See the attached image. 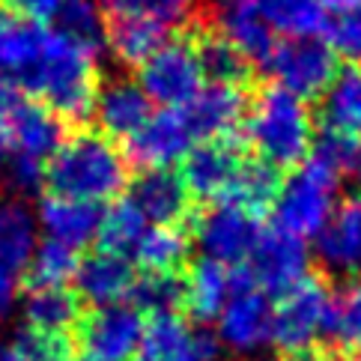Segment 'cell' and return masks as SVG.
<instances>
[{
	"label": "cell",
	"mask_w": 361,
	"mask_h": 361,
	"mask_svg": "<svg viewBox=\"0 0 361 361\" xmlns=\"http://www.w3.org/2000/svg\"><path fill=\"white\" fill-rule=\"evenodd\" d=\"M21 311L27 329L51 338H66L81 322V299L72 287H30L21 299Z\"/></svg>",
	"instance_id": "obj_25"
},
{
	"label": "cell",
	"mask_w": 361,
	"mask_h": 361,
	"mask_svg": "<svg viewBox=\"0 0 361 361\" xmlns=\"http://www.w3.org/2000/svg\"><path fill=\"white\" fill-rule=\"evenodd\" d=\"M126 144H128L126 159L144 173V171H173L176 164L185 161V156L195 149L197 140L179 111H152L147 126Z\"/></svg>",
	"instance_id": "obj_15"
},
{
	"label": "cell",
	"mask_w": 361,
	"mask_h": 361,
	"mask_svg": "<svg viewBox=\"0 0 361 361\" xmlns=\"http://www.w3.org/2000/svg\"><path fill=\"white\" fill-rule=\"evenodd\" d=\"M128 305L137 307L140 314H152V317L176 314V307L183 305V281L176 275H144L135 281Z\"/></svg>",
	"instance_id": "obj_37"
},
{
	"label": "cell",
	"mask_w": 361,
	"mask_h": 361,
	"mask_svg": "<svg viewBox=\"0 0 361 361\" xmlns=\"http://www.w3.org/2000/svg\"><path fill=\"white\" fill-rule=\"evenodd\" d=\"M6 176H9V183L18 195H27V191H36L39 185H45V167L33 164V161H24V159H9L6 161Z\"/></svg>",
	"instance_id": "obj_42"
},
{
	"label": "cell",
	"mask_w": 361,
	"mask_h": 361,
	"mask_svg": "<svg viewBox=\"0 0 361 361\" xmlns=\"http://www.w3.org/2000/svg\"><path fill=\"white\" fill-rule=\"evenodd\" d=\"M45 185L60 197L96 206L114 203L128 185V159L102 132H78L63 140L45 164Z\"/></svg>",
	"instance_id": "obj_1"
},
{
	"label": "cell",
	"mask_w": 361,
	"mask_h": 361,
	"mask_svg": "<svg viewBox=\"0 0 361 361\" xmlns=\"http://www.w3.org/2000/svg\"><path fill=\"white\" fill-rule=\"evenodd\" d=\"M272 33L283 39H319L326 33L329 12L322 0H260Z\"/></svg>",
	"instance_id": "obj_29"
},
{
	"label": "cell",
	"mask_w": 361,
	"mask_h": 361,
	"mask_svg": "<svg viewBox=\"0 0 361 361\" xmlns=\"http://www.w3.org/2000/svg\"><path fill=\"white\" fill-rule=\"evenodd\" d=\"M275 87L305 102L319 99L338 75V57L322 39H283L275 42L272 54L263 63Z\"/></svg>",
	"instance_id": "obj_9"
},
{
	"label": "cell",
	"mask_w": 361,
	"mask_h": 361,
	"mask_svg": "<svg viewBox=\"0 0 361 361\" xmlns=\"http://www.w3.org/2000/svg\"><path fill=\"white\" fill-rule=\"evenodd\" d=\"M278 188H281V179H278L275 167H269L260 159H245L242 171L233 183V191H230L227 203H221V206H236V209L260 215L269 206H275Z\"/></svg>",
	"instance_id": "obj_33"
},
{
	"label": "cell",
	"mask_w": 361,
	"mask_h": 361,
	"mask_svg": "<svg viewBox=\"0 0 361 361\" xmlns=\"http://www.w3.org/2000/svg\"><path fill=\"white\" fill-rule=\"evenodd\" d=\"M263 236L257 215L236 209V206H212L195 224V245L200 248V260L233 269L248 263Z\"/></svg>",
	"instance_id": "obj_11"
},
{
	"label": "cell",
	"mask_w": 361,
	"mask_h": 361,
	"mask_svg": "<svg viewBox=\"0 0 361 361\" xmlns=\"http://www.w3.org/2000/svg\"><path fill=\"white\" fill-rule=\"evenodd\" d=\"M248 269H251L248 281L257 290H263L266 295L269 293L283 295L307 278L311 251H307L305 239H295L290 233H283V230L272 227V230H263V236L248 260Z\"/></svg>",
	"instance_id": "obj_12"
},
{
	"label": "cell",
	"mask_w": 361,
	"mask_h": 361,
	"mask_svg": "<svg viewBox=\"0 0 361 361\" xmlns=\"http://www.w3.org/2000/svg\"><path fill=\"white\" fill-rule=\"evenodd\" d=\"M24 102V90L16 78H4L0 75V126L9 120V114Z\"/></svg>",
	"instance_id": "obj_44"
},
{
	"label": "cell",
	"mask_w": 361,
	"mask_h": 361,
	"mask_svg": "<svg viewBox=\"0 0 361 361\" xmlns=\"http://www.w3.org/2000/svg\"><path fill=\"white\" fill-rule=\"evenodd\" d=\"M242 164L245 156L233 140H203V144H195V149L179 164L183 167L179 179H183L188 197L221 206L233 191Z\"/></svg>",
	"instance_id": "obj_13"
},
{
	"label": "cell",
	"mask_w": 361,
	"mask_h": 361,
	"mask_svg": "<svg viewBox=\"0 0 361 361\" xmlns=\"http://www.w3.org/2000/svg\"><path fill=\"white\" fill-rule=\"evenodd\" d=\"M144 329L147 319L132 305L96 307L75 329V350L81 361H135Z\"/></svg>",
	"instance_id": "obj_8"
},
{
	"label": "cell",
	"mask_w": 361,
	"mask_h": 361,
	"mask_svg": "<svg viewBox=\"0 0 361 361\" xmlns=\"http://www.w3.org/2000/svg\"><path fill=\"white\" fill-rule=\"evenodd\" d=\"M54 33L99 57L105 51V33H108L105 9L96 0H63L54 18Z\"/></svg>",
	"instance_id": "obj_30"
},
{
	"label": "cell",
	"mask_w": 361,
	"mask_h": 361,
	"mask_svg": "<svg viewBox=\"0 0 361 361\" xmlns=\"http://www.w3.org/2000/svg\"><path fill=\"white\" fill-rule=\"evenodd\" d=\"M66 355L69 350L63 338H51V334L33 331L27 326L0 346V361H66Z\"/></svg>",
	"instance_id": "obj_39"
},
{
	"label": "cell",
	"mask_w": 361,
	"mask_h": 361,
	"mask_svg": "<svg viewBox=\"0 0 361 361\" xmlns=\"http://www.w3.org/2000/svg\"><path fill=\"white\" fill-rule=\"evenodd\" d=\"M179 114L185 117L197 144H203V140H233L239 126H245L248 99H245L242 87L206 84Z\"/></svg>",
	"instance_id": "obj_18"
},
{
	"label": "cell",
	"mask_w": 361,
	"mask_h": 361,
	"mask_svg": "<svg viewBox=\"0 0 361 361\" xmlns=\"http://www.w3.org/2000/svg\"><path fill=\"white\" fill-rule=\"evenodd\" d=\"M102 135L111 140H132L152 117V102L132 78H114L108 84H99V93L90 114Z\"/></svg>",
	"instance_id": "obj_20"
},
{
	"label": "cell",
	"mask_w": 361,
	"mask_h": 361,
	"mask_svg": "<svg viewBox=\"0 0 361 361\" xmlns=\"http://www.w3.org/2000/svg\"><path fill=\"white\" fill-rule=\"evenodd\" d=\"M147 218L140 215L132 200H114L108 203V209H102V221H99V251H111L120 257H132L135 245L140 242V236L147 233Z\"/></svg>",
	"instance_id": "obj_32"
},
{
	"label": "cell",
	"mask_w": 361,
	"mask_h": 361,
	"mask_svg": "<svg viewBox=\"0 0 361 361\" xmlns=\"http://www.w3.org/2000/svg\"><path fill=\"white\" fill-rule=\"evenodd\" d=\"M36 227L45 242L66 245L72 251L87 248L90 242H96L99 221H102V206L48 195L36 206Z\"/></svg>",
	"instance_id": "obj_22"
},
{
	"label": "cell",
	"mask_w": 361,
	"mask_h": 361,
	"mask_svg": "<svg viewBox=\"0 0 361 361\" xmlns=\"http://www.w3.org/2000/svg\"><path fill=\"white\" fill-rule=\"evenodd\" d=\"M128 200L152 227L179 224L191 203L183 179L173 171H144L128 188Z\"/></svg>",
	"instance_id": "obj_23"
},
{
	"label": "cell",
	"mask_w": 361,
	"mask_h": 361,
	"mask_svg": "<svg viewBox=\"0 0 361 361\" xmlns=\"http://www.w3.org/2000/svg\"><path fill=\"white\" fill-rule=\"evenodd\" d=\"M322 120L334 132H361V69H338L322 93Z\"/></svg>",
	"instance_id": "obj_31"
},
{
	"label": "cell",
	"mask_w": 361,
	"mask_h": 361,
	"mask_svg": "<svg viewBox=\"0 0 361 361\" xmlns=\"http://www.w3.org/2000/svg\"><path fill=\"white\" fill-rule=\"evenodd\" d=\"M191 239L179 224L173 227H147V233L132 251V263L144 269V275H176V269L188 263Z\"/></svg>",
	"instance_id": "obj_28"
},
{
	"label": "cell",
	"mask_w": 361,
	"mask_h": 361,
	"mask_svg": "<svg viewBox=\"0 0 361 361\" xmlns=\"http://www.w3.org/2000/svg\"><path fill=\"white\" fill-rule=\"evenodd\" d=\"M111 16H140L161 24L164 30L183 27L195 18L200 0H96Z\"/></svg>",
	"instance_id": "obj_34"
},
{
	"label": "cell",
	"mask_w": 361,
	"mask_h": 361,
	"mask_svg": "<svg viewBox=\"0 0 361 361\" xmlns=\"http://www.w3.org/2000/svg\"><path fill=\"white\" fill-rule=\"evenodd\" d=\"M212 16L218 36L233 45L248 63L269 60L275 48V33L263 16L260 0H215Z\"/></svg>",
	"instance_id": "obj_21"
},
{
	"label": "cell",
	"mask_w": 361,
	"mask_h": 361,
	"mask_svg": "<svg viewBox=\"0 0 361 361\" xmlns=\"http://www.w3.org/2000/svg\"><path fill=\"white\" fill-rule=\"evenodd\" d=\"M36 212L21 197H0V322H6L21 302V278L30 272L39 248Z\"/></svg>",
	"instance_id": "obj_6"
},
{
	"label": "cell",
	"mask_w": 361,
	"mask_h": 361,
	"mask_svg": "<svg viewBox=\"0 0 361 361\" xmlns=\"http://www.w3.org/2000/svg\"><path fill=\"white\" fill-rule=\"evenodd\" d=\"M358 361H361V358H358Z\"/></svg>",
	"instance_id": "obj_50"
},
{
	"label": "cell",
	"mask_w": 361,
	"mask_h": 361,
	"mask_svg": "<svg viewBox=\"0 0 361 361\" xmlns=\"http://www.w3.org/2000/svg\"><path fill=\"white\" fill-rule=\"evenodd\" d=\"M137 84L161 111H183L206 87L197 45L188 39H167L144 66H137Z\"/></svg>",
	"instance_id": "obj_7"
},
{
	"label": "cell",
	"mask_w": 361,
	"mask_h": 361,
	"mask_svg": "<svg viewBox=\"0 0 361 361\" xmlns=\"http://www.w3.org/2000/svg\"><path fill=\"white\" fill-rule=\"evenodd\" d=\"M6 161H9V140H6V128L0 126V171H6Z\"/></svg>",
	"instance_id": "obj_46"
},
{
	"label": "cell",
	"mask_w": 361,
	"mask_h": 361,
	"mask_svg": "<svg viewBox=\"0 0 361 361\" xmlns=\"http://www.w3.org/2000/svg\"><path fill=\"white\" fill-rule=\"evenodd\" d=\"M334 295L317 278H305L299 287L283 293L272 311V343L293 355H307L319 341L331 334Z\"/></svg>",
	"instance_id": "obj_5"
},
{
	"label": "cell",
	"mask_w": 361,
	"mask_h": 361,
	"mask_svg": "<svg viewBox=\"0 0 361 361\" xmlns=\"http://www.w3.org/2000/svg\"><path fill=\"white\" fill-rule=\"evenodd\" d=\"M245 135H248V144L257 149L260 161L275 167V171H283V167L295 171L311 159L317 144L311 105L275 84L266 87L248 105Z\"/></svg>",
	"instance_id": "obj_3"
},
{
	"label": "cell",
	"mask_w": 361,
	"mask_h": 361,
	"mask_svg": "<svg viewBox=\"0 0 361 361\" xmlns=\"http://www.w3.org/2000/svg\"><path fill=\"white\" fill-rule=\"evenodd\" d=\"M221 346L200 322L179 314L152 317L140 341V361H218Z\"/></svg>",
	"instance_id": "obj_14"
},
{
	"label": "cell",
	"mask_w": 361,
	"mask_h": 361,
	"mask_svg": "<svg viewBox=\"0 0 361 361\" xmlns=\"http://www.w3.org/2000/svg\"><path fill=\"white\" fill-rule=\"evenodd\" d=\"M78 263H81L78 251L42 239L33 254L27 275L33 278V287H69L75 281V272H78Z\"/></svg>",
	"instance_id": "obj_36"
},
{
	"label": "cell",
	"mask_w": 361,
	"mask_h": 361,
	"mask_svg": "<svg viewBox=\"0 0 361 361\" xmlns=\"http://www.w3.org/2000/svg\"><path fill=\"white\" fill-rule=\"evenodd\" d=\"M272 311L275 305L269 302L263 290H257L251 281L236 283L230 302L215 319V341L221 350L233 355H257L272 343Z\"/></svg>",
	"instance_id": "obj_10"
},
{
	"label": "cell",
	"mask_w": 361,
	"mask_h": 361,
	"mask_svg": "<svg viewBox=\"0 0 361 361\" xmlns=\"http://www.w3.org/2000/svg\"><path fill=\"white\" fill-rule=\"evenodd\" d=\"M257 361H293V358H287V355H275V358H257Z\"/></svg>",
	"instance_id": "obj_48"
},
{
	"label": "cell",
	"mask_w": 361,
	"mask_h": 361,
	"mask_svg": "<svg viewBox=\"0 0 361 361\" xmlns=\"http://www.w3.org/2000/svg\"><path fill=\"white\" fill-rule=\"evenodd\" d=\"M343 350H361V275L334 295L331 334Z\"/></svg>",
	"instance_id": "obj_38"
},
{
	"label": "cell",
	"mask_w": 361,
	"mask_h": 361,
	"mask_svg": "<svg viewBox=\"0 0 361 361\" xmlns=\"http://www.w3.org/2000/svg\"><path fill=\"white\" fill-rule=\"evenodd\" d=\"M353 173H355V179L361 183V144H358V149H355V161H353Z\"/></svg>",
	"instance_id": "obj_47"
},
{
	"label": "cell",
	"mask_w": 361,
	"mask_h": 361,
	"mask_svg": "<svg viewBox=\"0 0 361 361\" xmlns=\"http://www.w3.org/2000/svg\"><path fill=\"white\" fill-rule=\"evenodd\" d=\"M326 4V12L329 16H338V12H350V9H358L361 0H322Z\"/></svg>",
	"instance_id": "obj_45"
},
{
	"label": "cell",
	"mask_w": 361,
	"mask_h": 361,
	"mask_svg": "<svg viewBox=\"0 0 361 361\" xmlns=\"http://www.w3.org/2000/svg\"><path fill=\"white\" fill-rule=\"evenodd\" d=\"M9 140V159H24L33 164H48L66 140V128L57 114L33 99H24L4 123Z\"/></svg>",
	"instance_id": "obj_17"
},
{
	"label": "cell",
	"mask_w": 361,
	"mask_h": 361,
	"mask_svg": "<svg viewBox=\"0 0 361 361\" xmlns=\"http://www.w3.org/2000/svg\"><path fill=\"white\" fill-rule=\"evenodd\" d=\"M233 290H236V278L230 269L209 260H197L183 278V305L191 314V319L203 326V322L218 319Z\"/></svg>",
	"instance_id": "obj_24"
},
{
	"label": "cell",
	"mask_w": 361,
	"mask_h": 361,
	"mask_svg": "<svg viewBox=\"0 0 361 361\" xmlns=\"http://www.w3.org/2000/svg\"><path fill=\"white\" fill-rule=\"evenodd\" d=\"M135 266L128 257L111 254V251H93L78 263L75 272V295L96 307H114L128 305L135 290Z\"/></svg>",
	"instance_id": "obj_19"
},
{
	"label": "cell",
	"mask_w": 361,
	"mask_h": 361,
	"mask_svg": "<svg viewBox=\"0 0 361 361\" xmlns=\"http://www.w3.org/2000/svg\"><path fill=\"white\" fill-rule=\"evenodd\" d=\"M341 171H334L326 161L307 159L281 183L275 197V227L295 239H314L319 227L329 221V215L338 206L341 191Z\"/></svg>",
	"instance_id": "obj_4"
},
{
	"label": "cell",
	"mask_w": 361,
	"mask_h": 361,
	"mask_svg": "<svg viewBox=\"0 0 361 361\" xmlns=\"http://www.w3.org/2000/svg\"><path fill=\"white\" fill-rule=\"evenodd\" d=\"M326 36H329V48L334 51V57L361 63V6L329 16Z\"/></svg>",
	"instance_id": "obj_40"
},
{
	"label": "cell",
	"mask_w": 361,
	"mask_h": 361,
	"mask_svg": "<svg viewBox=\"0 0 361 361\" xmlns=\"http://www.w3.org/2000/svg\"><path fill=\"white\" fill-rule=\"evenodd\" d=\"M6 6L16 9L18 16H24L27 21H33V24H39L42 27V24L57 18L63 0H6Z\"/></svg>",
	"instance_id": "obj_43"
},
{
	"label": "cell",
	"mask_w": 361,
	"mask_h": 361,
	"mask_svg": "<svg viewBox=\"0 0 361 361\" xmlns=\"http://www.w3.org/2000/svg\"><path fill=\"white\" fill-rule=\"evenodd\" d=\"M197 57L203 78H209V84H227V87H242V81L248 78V66L233 45H227L221 36H206L197 42Z\"/></svg>",
	"instance_id": "obj_35"
},
{
	"label": "cell",
	"mask_w": 361,
	"mask_h": 361,
	"mask_svg": "<svg viewBox=\"0 0 361 361\" xmlns=\"http://www.w3.org/2000/svg\"><path fill=\"white\" fill-rule=\"evenodd\" d=\"M45 30L39 24L18 16L16 9L0 4V75L4 78H24L42 48Z\"/></svg>",
	"instance_id": "obj_27"
},
{
	"label": "cell",
	"mask_w": 361,
	"mask_h": 361,
	"mask_svg": "<svg viewBox=\"0 0 361 361\" xmlns=\"http://www.w3.org/2000/svg\"><path fill=\"white\" fill-rule=\"evenodd\" d=\"M355 149H358V140L355 135H346V132H334V128H326L317 144H314V152L311 156L326 161L334 171H353V161H355Z\"/></svg>",
	"instance_id": "obj_41"
},
{
	"label": "cell",
	"mask_w": 361,
	"mask_h": 361,
	"mask_svg": "<svg viewBox=\"0 0 361 361\" xmlns=\"http://www.w3.org/2000/svg\"><path fill=\"white\" fill-rule=\"evenodd\" d=\"M164 42H167V30L149 18L114 16L108 21L105 51L114 60L126 63V66H144Z\"/></svg>",
	"instance_id": "obj_26"
},
{
	"label": "cell",
	"mask_w": 361,
	"mask_h": 361,
	"mask_svg": "<svg viewBox=\"0 0 361 361\" xmlns=\"http://www.w3.org/2000/svg\"><path fill=\"white\" fill-rule=\"evenodd\" d=\"M24 87L30 90L33 102L60 120H87L99 93L96 54L72 45L54 30H45L39 54L24 72Z\"/></svg>",
	"instance_id": "obj_2"
},
{
	"label": "cell",
	"mask_w": 361,
	"mask_h": 361,
	"mask_svg": "<svg viewBox=\"0 0 361 361\" xmlns=\"http://www.w3.org/2000/svg\"><path fill=\"white\" fill-rule=\"evenodd\" d=\"M314 260L334 278L361 275V200L350 197L334 206L329 221L314 236Z\"/></svg>",
	"instance_id": "obj_16"
},
{
	"label": "cell",
	"mask_w": 361,
	"mask_h": 361,
	"mask_svg": "<svg viewBox=\"0 0 361 361\" xmlns=\"http://www.w3.org/2000/svg\"><path fill=\"white\" fill-rule=\"evenodd\" d=\"M314 361H338V358H314Z\"/></svg>",
	"instance_id": "obj_49"
}]
</instances>
